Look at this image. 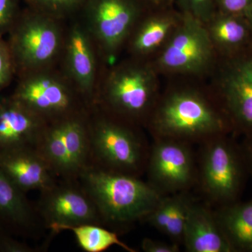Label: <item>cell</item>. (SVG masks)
<instances>
[{"instance_id":"484cf974","label":"cell","mask_w":252,"mask_h":252,"mask_svg":"<svg viewBox=\"0 0 252 252\" xmlns=\"http://www.w3.org/2000/svg\"><path fill=\"white\" fill-rule=\"evenodd\" d=\"M20 0H0V38L8 34L19 16Z\"/></svg>"},{"instance_id":"4316f807","label":"cell","mask_w":252,"mask_h":252,"mask_svg":"<svg viewBox=\"0 0 252 252\" xmlns=\"http://www.w3.org/2000/svg\"><path fill=\"white\" fill-rule=\"evenodd\" d=\"M217 11L247 16L252 9V0H215Z\"/></svg>"},{"instance_id":"44dd1931","label":"cell","mask_w":252,"mask_h":252,"mask_svg":"<svg viewBox=\"0 0 252 252\" xmlns=\"http://www.w3.org/2000/svg\"><path fill=\"white\" fill-rule=\"evenodd\" d=\"M217 220L233 252H252V198L218 207Z\"/></svg>"},{"instance_id":"d6986e66","label":"cell","mask_w":252,"mask_h":252,"mask_svg":"<svg viewBox=\"0 0 252 252\" xmlns=\"http://www.w3.org/2000/svg\"><path fill=\"white\" fill-rule=\"evenodd\" d=\"M26 194L0 169V220L17 231L34 235L42 221Z\"/></svg>"},{"instance_id":"9a60e30c","label":"cell","mask_w":252,"mask_h":252,"mask_svg":"<svg viewBox=\"0 0 252 252\" xmlns=\"http://www.w3.org/2000/svg\"><path fill=\"white\" fill-rule=\"evenodd\" d=\"M49 123L12 95L0 98V153L34 148Z\"/></svg>"},{"instance_id":"3957f363","label":"cell","mask_w":252,"mask_h":252,"mask_svg":"<svg viewBox=\"0 0 252 252\" xmlns=\"http://www.w3.org/2000/svg\"><path fill=\"white\" fill-rule=\"evenodd\" d=\"M78 180L95 204L105 225L144 220L164 196L140 177L92 166L88 167Z\"/></svg>"},{"instance_id":"8fae6325","label":"cell","mask_w":252,"mask_h":252,"mask_svg":"<svg viewBox=\"0 0 252 252\" xmlns=\"http://www.w3.org/2000/svg\"><path fill=\"white\" fill-rule=\"evenodd\" d=\"M40 193L36 210L43 224L54 233L75 225H105L95 204L78 180L59 179Z\"/></svg>"},{"instance_id":"277c9868","label":"cell","mask_w":252,"mask_h":252,"mask_svg":"<svg viewBox=\"0 0 252 252\" xmlns=\"http://www.w3.org/2000/svg\"><path fill=\"white\" fill-rule=\"evenodd\" d=\"M139 127L91 107L90 166L140 177L147 169L150 147Z\"/></svg>"},{"instance_id":"83f0119b","label":"cell","mask_w":252,"mask_h":252,"mask_svg":"<svg viewBox=\"0 0 252 252\" xmlns=\"http://www.w3.org/2000/svg\"><path fill=\"white\" fill-rule=\"evenodd\" d=\"M38 250L0 233V252H36Z\"/></svg>"},{"instance_id":"cb8c5ba5","label":"cell","mask_w":252,"mask_h":252,"mask_svg":"<svg viewBox=\"0 0 252 252\" xmlns=\"http://www.w3.org/2000/svg\"><path fill=\"white\" fill-rule=\"evenodd\" d=\"M184 14L189 15L203 23L216 12L215 0H174V4Z\"/></svg>"},{"instance_id":"5b68a950","label":"cell","mask_w":252,"mask_h":252,"mask_svg":"<svg viewBox=\"0 0 252 252\" xmlns=\"http://www.w3.org/2000/svg\"><path fill=\"white\" fill-rule=\"evenodd\" d=\"M219 59L205 24L183 14L171 37L150 62L160 76L202 81L212 77Z\"/></svg>"},{"instance_id":"4dcf8cb0","label":"cell","mask_w":252,"mask_h":252,"mask_svg":"<svg viewBox=\"0 0 252 252\" xmlns=\"http://www.w3.org/2000/svg\"><path fill=\"white\" fill-rule=\"evenodd\" d=\"M147 10L158 9L162 6L174 5V0H138Z\"/></svg>"},{"instance_id":"f546056e","label":"cell","mask_w":252,"mask_h":252,"mask_svg":"<svg viewBox=\"0 0 252 252\" xmlns=\"http://www.w3.org/2000/svg\"><path fill=\"white\" fill-rule=\"evenodd\" d=\"M240 145L248 167L249 175L252 177V135L245 137V140Z\"/></svg>"},{"instance_id":"2e32d148","label":"cell","mask_w":252,"mask_h":252,"mask_svg":"<svg viewBox=\"0 0 252 252\" xmlns=\"http://www.w3.org/2000/svg\"><path fill=\"white\" fill-rule=\"evenodd\" d=\"M0 169L26 193L31 190H45L59 180L34 148L1 152Z\"/></svg>"},{"instance_id":"f1b7e54d","label":"cell","mask_w":252,"mask_h":252,"mask_svg":"<svg viewBox=\"0 0 252 252\" xmlns=\"http://www.w3.org/2000/svg\"><path fill=\"white\" fill-rule=\"evenodd\" d=\"M178 244L168 243L145 238L142 240L141 248L145 252H178L180 251Z\"/></svg>"},{"instance_id":"5bb4252c","label":"cell","mask_w":252,"mask_h":252,"mask_svg":"<svg viewBox=\"0 0 252 252\" xmlns=\"http://www.w3.org/2000/svg\"><path fill=\"white\" fill-rule=\"evenodd\" d=\"M182 17L183 14L174 5L147 11L126 43L131 57L153 59L171 37Z\"/></svg>"},{"instance_id":"8992f818","label":"cell","mask_w":252,"mask_h":252,"mask_svg":"<svg viewBox=\"0 0 252 252\" xmlns=\"http://www.w3.org/2000/svg\"><path fill=\"white\" fill-rule=\"evenodd\" d=\"M200 144L197 183L207 201L220 207L240 200L249 175L241 145L230 135Z\"/></svg>"},{"instance_id":"7a4b0ae2","label":"cell","mask_w":252,"mask_h":252,"mask_svg":"<svg viewBox=\"0 0 252 252\" xmlns=\"http://www.w3.org/2000/svg\"><path fill=\"white\" fill-rule=\"evenodd\" d=\"M160 76L150 61L130 56L113 66L99 81L91 107L145 126L161 91Z\"/></svg>"},{"instance_id":"ffe728a7","label":"cell","mask_w":252,"mask_h":252,"mask_svg":"<svg viewBox=\"0 0 252 252\" xmlns=\"http://www.w3.org/2000/svg\"><path fill=\"white\" fill-rule=\"evenodd\" d=\"M187 192L165 195L144 220L173 243L182 244L192 199Z\"/></svg>"},{"instance_id":"6da1fadb","label":"cell","mask_w":252,"mask_h":252,"mask_svg":"<svg viewBox=\"0 0 252 252\" xmlns=\"http://www.w3.org/2000/svg\"><path fill=\"white\" fill-rule=\"evenodd\" d=\"M181 80L160 91L146 123L154 139L201 144L233 134L229 117L211 86L200 81Z\"/></svg>"},{"instance_id":"7c38bea8","label":"cell","mask_w":252,"mask_h":252,"mask_svg":"<svg viewBox=\"0 0 252 252\" xmlns=\"http://www.w3.org/2000/svg\"><path fill=\"white\" fill-rule=\"evenodd\" d=\"M146 172L149 183L162 195L187 192L198 180V163L190 144L154 139Z\"/></svg>"},{"instance_id":"1f68e13d","label":"cell","mask_w":252,"mask_h":252,"mask_svg":"<svg viewBox=\"0 0 252 252\" xmlns=\"http://www.w3.org/2000/svg\"><path fill=\"white\" fill-rule=\"evenodd\" d=\"M246 17L248 18L252 32V9L248 13V14H247Z\"/></svg>"},{"instance_id":"e0dca14e","label":"cell","mask_w":252,"mask_h":252,"mask_svg":"<svg viewBox=\"0 0 252 252\" xmlns=\"http://www.w3.org/2000/svg\"><path fill=\"white\" fill-rule=\"evenodd\" d=\"M182 244L189 252H233L215 212L194 200L189 207Z\"/></svg>"},{"instance_id":"52a82bcc","label":"cell","mask_w":252,"mask_h":252,"mask_svg":"<svg viewBox=\"0 0 252 252\" xmlns=\"http://www.w3.org/2000/svg\"><path fill=\"white\" fill-rule=\"evenodd\" d=\"M61 21L29 7L21 11L8 33L16 74L54 67L61 58L65 35Z\"/></svg>"},{"instance_id":"7402d4cb","label":"cell","mask_w":252,"mask_h":252,"mask_svg":"<svg viewBox=\"0 0 252 252\" xmlns=\"http://www.w3.org/2000/svg\"><path fill=\"white\" fill-rule=\"evenodd\" d=\"M64 230L72 232L78 245L84 252H102L113 246H119L128 252H135V249L119 238L117 233L102 225L83 224L67 227Z\"/></svg>"},{"instance_id":"ac0fdd59","label":"cell","mask_w":252,"mask_h":252,"mask_svg":"<svg viewBox=\"0 0 252 252\" xmlns=\"http://www.w3.org/2000/svg\"><path fill=\"white\" fill-rule=\"evenodd\" d=\"M219 58L252 49V32L246 16L217 11L204 23Z\"/></svg>"},{"instance_id":"30bf717a","label":"cell","mask_w":252,"mask_h":252,"mask_svg":"<svg viewBox=\"0 0 252 252\" xmlns=\"http://www.w3.org/2000/svg\"><path fill=\"white\" fill-rule=\"evenodd\" d=\"M211 87L233 127V135H252V49L220 58Z\"/></svg>"},{"instance_id":"603a6c76","label":"cell","mask_w":252,"mask_h":252,"mask_svg":"<svg viewBox=\"0 0 252 252\" xmlns=\"http://www.w3.org/2000/svg\"><path fill=\"white\" fill-rule=\"evenodd\" d=\"M28 7L41 14L63 21L81 9L86 0H25Z\"/></svg>"},{"instance_id":"ba28073f","label":"cell","mask_w":252,"mask_h":252,"mask_svg":"<svg viewBox=\"0 0 252 252\" xmlns=\"http://www.w3.org/2000/svg\"><path fill=\"white\" fill-rule=\"evenodd\" d=\"M18 77L11 95L49 124L90 109L64 73L54 67Z\"/></svg>"},{"instance_id":"4fadbf2b","label":"cell","mask_w":252,"mask_h":252,"mask_svg":"<svg viewBox=\"0 0 252 252\" xmlns=\"http://www.w3.org/2000/svg\"><path fill=\"white\" fill-rule=\"evenodd\" d=\"M98 51L84 22L74 23L65 31L61 58L63 72L75 86L89 107L97 91Z\"/></svg>"},{"instance_id":"9c48e42d","label":"cell","mask_w":252,"mask_h":252,"mask_svg":"<svg viewBox=\"0 0 252 252\" xmlns=\"http://www.w3.org/2000/svg\"><path fill=\"white\" fill-rule=\"evenodd\" d=\"M84 22L99 56L108 61L126 46L147 10L138 0H86Z\"/></svg>"},{"instance_id":"d4e9b609","label":"cell","mask_w":252,"mask_h":252,"mask_svg":"<svg viewBox=\"0 0 252 252\" xmlns=\"http://www.w3.org/2000/svg\"><path fill=\"white\" fill-rule=\"evenodd\" d=\"M16 74V66L9 44L0 38V92L11 84Z\"/></svg>"}]
</instances>
